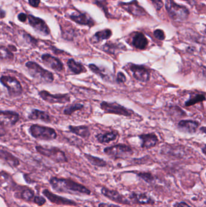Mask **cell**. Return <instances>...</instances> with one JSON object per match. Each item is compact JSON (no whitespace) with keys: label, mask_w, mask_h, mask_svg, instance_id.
<instances>
[{"label":"cell","mask_w":206,"mask_h":207,"mask_svg":"<svg viewBox=\"0 0 206 207\" xmlns=\"http://www.w3.org/2000/svg\"><path fill=\"white\" fill-rule=\"evenodd\" d=\"M52 188L57 192L69 194H90L91 191L85 186L70 179L53 177L50 179Z\"/></svg>","instance_id":"6da1fadb"},{"label":"cell","mask_w":206,"mask_h":207,"mask_svg":"<svg viewBox=\"0 0 206 207\" xmlns=\"http://www.w3.org/2000/svg\"><path fill=\"white\" fill-rule=\"evenodd\" d=\"M30 76L38 80L41 83L49 84L54 81V76L52 73L42 68L37 63L28 61L26 64Z\"/></svg>","instance_id":"7a4b0ae2"},{"label":"cell","mask_w":206,"mask_h":207,"mask_svg":"<svg viewBox=\"0 0 206 207\" xmlns=\"http://www.w3.org/2000/svg\"><path fill=\"white\" fill-rule=\"evenodd\" d=\"M36 150L41 155L49 158L57 163H65L68 159L65 153L55 147H47V146H36Z\"/></svg>","instance_id":"3957f363"},{"label":"cell","mask_w":206,"mask_h":207,"mask_svg":"<svg viewBox=\"0 0 206 207\" xmlns=\"http://www.w3.org/2000/svg\"><path fill=\"white\" fill-rule=\"evenodd\" d=\"M29 130L31 136L36 139L52 141L57 138L56 130L51 127L33 124L30 127Z\"/></svg>","instance_id":"277c9868"},{"label":"cell","mask_w":206,"mask_h":207,"mask_svg":"<svg viewBox=\"0 0 206 207\" xmlns=\"http://www.w3.org/2000/svg\"><path fill=\"white\" fill-rule=\"evenodd\" d=\"M166 8L169 16L175 21H184L189 15L188 10L185 7L176 4L173 0H166Z\"/></svg>","instance_id":"5b68a950"},{"label":"cell","mask_w":206,"mask_h":207,"mask_svg":"<svg viewBox=\"0 0 206 207\" xmlns=\"http://www.w3.org/2000/svg\"><path fill=\"white\" fill-rule=\"evenodd\" d=\"M103 151L106 155L114 159H125L133 153L131 147L123 144H119L106 147Z\"/></svg>","instance_id":"8992f818"},{"label":"cell","mask_w":206,"mask_h":207,"mask_svg":"<svg viewBox=\"0 0 206 207\" xmlns=\"http://www.w3.org/2000/svg\"><path fill=\"white\" fill-rule=\"evenodd\" d=\"M0 81L3 86L7 89L10 96L16 97L22 94L23 92L22 87L17 78L11 76L2 75Z\"/></svg>","instance_id":"52a82bcc"},{"label":"cell","mask_w":206,"mask_h":207,"mask_svg":"<svg viewBox=\"0 0 206 207\" xmlns=\"http://www.w3.org/2000/svg\"><path fill=\"white\" fill-rule=\"evenodd\" d=\"M100 108L105 113L114 114L117 115L131 116L134 114V112L128 109L117 102L103 101L100 104Z\"/></svg>","instance_id":"ba28073f"},{"label":"cell","mask_w":206,"mask_h":207,"mask_svg":"<svg viewBox=\"0 0 206 207\" xmlns=\"http://www.w3.org/2000/svg\"><path fill=\"white\" fill-rule=\"evenodd\" d=\"M38 95L44 101L50 104H66L70 102V96L68 93L53 94L46 90H42Z\"/></svg>","instance_id":"9c48e42d"},{"label":"cell","mask_w":206,"mask_h":207,"mask_svg":"<svg viewBox=\"0 0 206 207\" xmlns=\"http://www.w3.org/2000/svg\"><path fill=\"white\" fill-rule=\"evenodd\" d=\"M129 70L135 79L142 82H146L150 79V71L144 66L129 64Z\"/></svg>","instance_id":"30bf717a"},{"label":"cell","mask_w":206,"mask_h":207,"mask_svg":"<svg viewBox=\"0 0 206 207\" xmlns=\"http://www.w3.org/2000/svg\"><path fill=\"white\" fill-rule=\"evenodd\" d=\"M44 64L56 71H62L64 70V64L61 61L50 54H44L41 56Z\"/></svg>","instance_id":"8fae6325"},{"label":"cell","mask_w":206,"mask_h":207,"mask_svg":"<svg viewBox=\"0 0 206 207\" xmlns=\"http://www.w3.org/2000/svg\"><path fill=\"white\" fill-rule=\"evenodd\" d=\"M44 195L51 202L58 205H76V203L73 201L67 199L53 194L48 190H44L42 191Z\"/></svg>","instance_id":"7c38bea8"},{"label":"cell","mask_w":206,"mask_h":207,"mask_svg":"<svg viewBox=\"0 0 206 207\" xmlns=\"http://www.w3.org/2000/svg\"><path fill=\"white\" fill-rule=\"evenodd\" d=\"M29 21L30 25L41 34L48 35L50 33L49 29L45 24V22L40 18L34 17L32 15L29 16Z\"/></svg>","instance_id":"4fadbf2b"},{"label":"cell","mask_w":206,"mask_h":207,"mask_svg":"<svg viewBox=\"0 0 206 207\" xmlns=\"http://www.w3.org/2000/svg\"><path fill=\"white\" fill-rule=\"evenodd\" d=\"M101 192L103 195L114 202L123 204L129 203V201L128 200H127L122 194H120L118 192L115 190L103 188L101 190Z\"/></svg>","instance_id":"5bb4252c"},{"label":"cell","mask_w":206,"mask_h":207,"mask_svg":"<svg viewBox=\"0 0 206 207\" xmlns=\"http://www.w3.org/2000/svg\"><path fill=\"white\" fill-rule=\"evenodd\" d=\"M139 137L141 141V146L143 149H149L152 148L159 142V139L154 133L142 134Z\"/></svg>","instance_id":"9a60e30c"},{"label":"cell","mask_w":206,"mask_h":207,"mask_svg":"<svg viewBox=\"0 0 206 207\" xmlns=\"http://www.w3.org/2000/svg\"><path fill=\"white\" fill-rule=\"evenodd\" d=\"M28 118L30 120H40L47 123L52 122V118L49 113L38 109H33L28 115Z\"/></svg>","instance_id":"2e32d148"},{"label":"cell","mask_w":206,"mask_h":207,"mask_svg":"<svg viewBox=\"0 0 206 207\" xmlns=\"http://www.w3.org/2000/svg\"><path fill=\"white\" fill-rule=\"evenodd\" d=\"M199 125L200 124L198 122L195 120H182L179 122L178 127L183 131L189 133H193L196 132Z\"/></svg>","instance_id":"e0dca14e"},{"label":"cell","mask_w":206,"mask_h":207,"mask_svg":"<svg viewBox=\"0 0 206 207\" xmlns=\"http://www.w3.org/2000/svg\"><path fill=\"white\" fill-rule=\"evenodd\" d=\"M1 121L7 120L10 125H15L19 120V115L11 110H1L0 112Z\"/></svg>","instance_id":"ac0fdd59"},{"label":"cell","mask_w":206,"mask_h":207,"mask_svg":"<svg viewBox=\"0 0 206 207\" xmlns=\"http://www.w3.org/2000/svg\"><path fill=\"white\" fill-rule=\"evenodd\" d=\"M118 136V133L116 131H107L105 133H99L95 136L96 139L100 144H108L114 141Z\"/></svg>","instance_id":"d6986e66"},{"label":"cell","mask_w":206,"mask_h":207,"mask_svg":"<svg viewBox=\"0 0 206 207\" xmlns=\"http://www.w3.org/2000/svg\"><path fill=\"white\" fill-rule=\"evenodd\" d=\"M148 41L142 33H136L132 38V45L137 49L143 50L148 45Z\"/></svg>","instance_id":"ffe728a7"},{"label":"cell","mask_w":206,"mask_h":207,"mask_svg":"<svg viewBox=\"0 0 206 207\" xmlns=\"http://www.w3.org/2000/svg\"><path fill=\"white\" fill-rule=\"evenodd\" d=\"M67 64L70 71L74 75H79L87 71L85 66L80 63L76 61L74 59H69Z\"/></svg>","instance_id":"44dd1931"},{"label":"cell","mask_w":206,"mask_h":207,"mask_svg":"<svg viewBox=\"0 0 206 207\" xmlns=\"http://www.w3.org/2000/svg\"><path fill=\"white\" fill-rule=\"evenodd\" d=\"M68 129L72 133L85 139L88 138L91 135L89 128L86 125H70L68 127Z\"/></svg>","instance_id":"7402d4cb"},{"label":"cell","mask_w":206,"mask_h":207,"mask_svg":"<svg viewBox=\"0 0 206 207\" xmlns=\"http://www.w3.org/2000/svg\"><path fill=\"white\" fill-rule=\"evenodd\" d=\"M0 154H1V159L10 166L12 167H17L19 165V161L18 158L6 150H4L3 149H1Z\"/></svg>","instance_id":"603a6c76"},{"label":"cell","mask_w":206,"mask_h":207,"mask_svg":"<svg viewBox=\"0 0 206 207\" xmlns=\"http://www.w3.org/2000/svg\"><path fill=\"white\" fill-rule=\"evenodd\" d=\"M130 198L136 203L141 204L154 203V201L145 193H132Z\"/></svg>","instance_id":"cb8c5ba5"},{"label":"cell","mask_w":206,"mask_h":207,"mask_svg":"<svg viewBox=\"0 0 206 207\" xmlns=\"http://www.w3.org/2000/svg\"><path fill=\"white\" fill-rule=\"evenodd\" d=\"M125 9L131 12V14L137 16H142L145 15V12L143 8L137 4L136 1H132L129 3L125 4Z\"/></svg>","instance_id":"d4e9b609"},{"label":"cell","mask_w":206,"mask_h":207,"mask_svg":"<svg viewBox=\"0 0 206 207\" xmlns=\"http://www.w3.org/2000/svg\"><path fill=\"white\" fill-rule=\"evenodd\" d=\"M85 157H86V159L93 165L98 166L100 167H103L106 165V162L101 158H99L98 157H95L94 156H92L90 154H84Z\"/></svg>","instance_id":"484cf974"},{"label":"cell","mask_w":206,"mask_h":207,"mask_svg":"<svg viewBox=\"0 0 206 207\" xmlns=\"http://www.w3.org/2000/svg\"><path fill=\"white\" fill-rule=\"evenodd\" d=\"M71 18L72 20H73L75 22L81 24L88 25V24H92V21L91 18H90L86 14H79L78 15H73L71 16Z\"/></svg>","instance_id":"4316f807"},{"label":"cell","mask_w":206,"mask_h":207,"mask_svg":"<svg viewBox=\"0 0 206 207\" xmlns=\"http://www.w3.org/2000/svg\"><path fill=\"white\" fill-rule=\"evenodd\" d=\"M111 32L110 30L106 29L102 31L97 32L94 36V39L95 42H99L104 40H108L111 37Z\"/></svg>","instance_id":"83f0119b"},{"label":"cell","mask_w":206,"mask_h":207,"mask_svg":"<svg viewBox=\"0 0 206 207\" xmlns=\"http://www.w3.org/2000/svg\"><path fill=\"white\" fill-rule=\"evenodd\" d=\"M205 97L204 94H197L195 96H193V97L189 98L187 101L185 102V106L186 107H189L195 105L196 104L201 102L204 101H205Z\"/></svg>","instance_id":"f1b7e54d"},{"label":"cell","mask_w":206,"mask_h":207,"mask_svg":"<svg viewBox=\"0 0 206 207\" xmlns=\"http://www.w3.org/2000/svg\"><path fill=\"white\" fill-rule=\"evenodd\" d=\"M83 108H84V105L83 104H81L80 103H75L65 108L64 110L63 113L65 115L70 116L76 111L82 110Z\"/></svg>","instance_id":"f546056e"},{"label":"cell","mask_w":206,"mask_h":207,"mask_svg":"<svg viewBox=\"0 0 206 207\" xmlns=\"http://www.w3.org/2000/svg\"><path fill=\"white\" fill-rule=\"evenodd\" d=\"M88 67L94 74L99 76L103 79H108V75L105 74V70L102 69L100 67H99L94 64H90Z\"/></svg>","instance_id":"4dcf8cb0"},{"label":"cell","mask_w":206,"mask_h":207,"mask_svg":"<svg viewBox=\"0 0 206 207\" xmlns=\"http://www.w3.org/2000/svg\"><path fill=\"white\" fill-rule=\"evenodd\" d=\"M34 197L35 196H34V191L30 189L24 190L21 193L22 199L27 201H33Z\"/></svg>","instance_id":"1f68e13d"},{"label":"cell","mask_w":206,"mask_h":207,"mask_svg":"<svg viewBox=\"0 0 206 207\" xmlns=\"http://www.w3.org/2000/svg\"><path fill=\"white\" fill-rule=\"evenodd\" d=\"M14 58V55L10 50L6 48H4L3 46L1 47V60L5 59H12Z\"/></svg>","instance_id":"d6a6232c"},{"label":"cell","mask_w":206,"mask_h":207,"mask_svg":"<svg viewBox=\"0 0 206 207\" xmlns=\"http://www.w3.org/2000/svg\"><path fill=\"white\" fill-rule=\"evenodd\" d=\"M126 78L125 74L122 71H119L117 73L116 77V82L118 84H123L126 82Z\"/></svg>","instance_id":"836d02e7"},{"label":"cell","mask_w":206,"mask_h":207,"mask_svg":"<svg viewBox=\"0 0 206 207\" xmlns=\"http://www.w3.org/2000/svg\"><path fill=\"white\" fill-rule=\"evenodd\" d=\"M154 35L155 37L159 40L162 41L165 38V35L164 32L160 29H157L155 30L154 32Z\"/></svg>","instance_id":"e575fe53"},{"label":"cell","mask_w":206,"mask_h":207,"mask_svg":"<svg viewBox=\"0 0 206 207\" xmlns=\"http://www.w3.org/2000/svg\"><path fill=\"white\" fill-rule=\"evenodd\" d=\"M138 175L139 177L142 178L143 180H144L145 181H146V182H149L150 181H151L153 179V177L150 173H139Z\"/></svg>","instance_id":"d590c367"},{"label":"cell","mask_w":206,"mask_h":207,"mask_svg":"<svg viewBox=\"0 0 206 207\" xmlns=\"http://www.w3.org/2000/svg\"><path fill=\"white\" fill-rule=\"evenodd\" d=\"M33 202L39 206H42L45 203L46 200L44 198H43L42 196H36L34 197V198L33 199Z\"/></svg>","instance_id":"8d00e7d4"},{"label":"cell","mask_w":206,"mask_h":207,"mask_svg":"<svg viewBox=\"0 0 206 207\" xmlns=\"http://www.w3.org/2000/svg\"><path fill=\"white\" fill-rule=\"evenodd\" d=\"M150 1L157 10H160L163 6L162 0H150Z\"/></svg>","instance_id":"74e56055"},{"label":"cell","mask_w":206,"mask_h":207,"mask_svg":"<svg viewBox=\"0 0 206 207\" xmlns=\"http://www.w3.org/2000/svg\"><path fill=\"white\" fill-rule=\"evenodd\" d=\"M29 2L31 6H32L33 7H36L39 6L40 0H29Z\"/></svg>","instance_id":"f35d334b"},{"label":"cell","mask_w":206,"mask_h":207,"mask_svg":"<svg viewBox=\"0 0 206 207\" xmlns=\"http://www.w3.org/2000/svg\"><path fill=\"white\" fill-rule=\"evenodd\" d=\"M99 207H120V206L114 204H108L105 203H101L99 205Z\"/></svg>","instance_id":"ab89813d"},{"label":"cell","mask_w":206,"mask_h":207,"mask_svg":"<svg viewBox=\"0 0 206 207\" xmlns=\"http://www.w3.org/2000/svg\"><path fill=\"white\" fill-rule=\"evenodd\" d=\"M18 19H19V21H22V22H24V21H26V19H27V15H26L25 14L21 13V14H20L18 15Z\"/></svg>","instance_id":"60d3db41"},{"label":"cell","mask_w":206,"mask_h":207,"mask_svg":"<svg viewBox=\"0 0 206 207\" xmlns=\"http://www.w3.org/2000/svg\"><path fill=\"white\" fill-rule=\"evenodd\" d=\"M176 207H190V206L185 202H179L177 204Z\"/></svg>","instance_id":"b9f144b4"},{"label":"cell","mask_w":206,"mask_h":207,"mask_svg":"<svg viewBox=\"0 0 206 207\" xmlns=\"http://www.w3.org/2000/svg\"><path fill=\"white\" fill-rule=\"evenodd\" d=\"M202 74H203V76L206 78V67H203Z\"/></svg>","instance_id":"7bdbcfd3"},{"label":"cell","mask_w":206,"mask_h":207,"mask_svg":"<svg viewBox=\"0 0 206 207\" xmlns=\"http://www.w3.org/2000/svg\"><path fill=\"white\" fill-rule=\"evenodd\" d=\"M200 131L202 133L206 134V127H202L200 128Z\"/></svg>","instance_id":"ee69618b"},{"label":"cell","mask_w":206,"mask_h":207,"mask_svg":"<svg viewBox=\"0 0 206 207\" xmlns=\"http://www.w3.org/2000/svg\"><path fill=\"white\" fill-rule=\"evenodd\" d=\"M202 152H203V153L206 156V145L204 146V147L202 148Z\"/></svg>","instance_id":"f6af8a7d"},{"label":"cell","mask_w":206,"mask_h":207,"mask_svg":"<svg viewBox=\"0 0 206 207\" xmlns=\"http://www.w3.org/2000/svg\"><path fill=\"white\" fill-rule=\"evenodd\" d=\"M205 33H206V29H205Z\"/></svg>","instance_id":"bcb514c9"}]
</instances>
